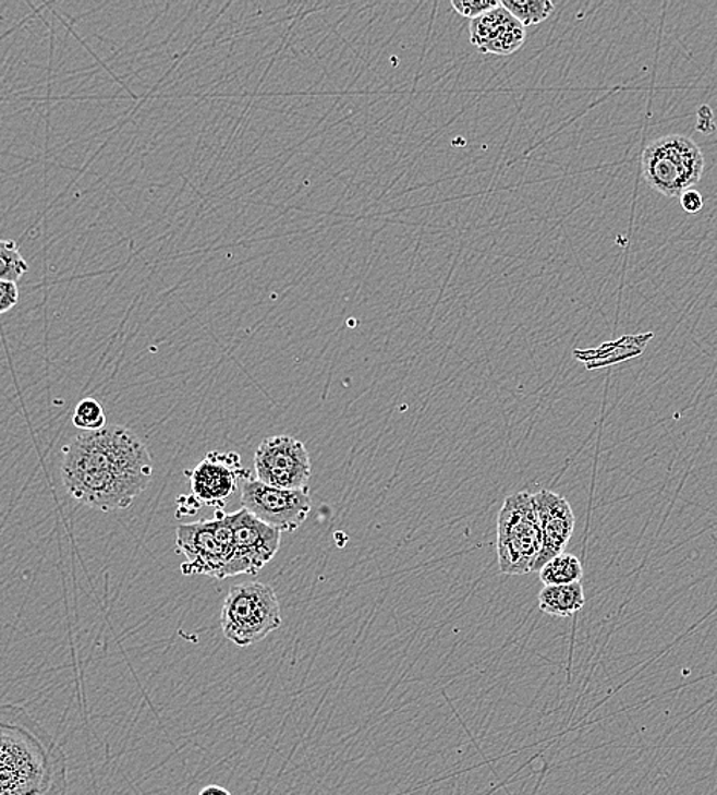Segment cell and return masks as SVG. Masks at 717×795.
<instances>
[{
	"instance_id": "10",
	"label": "cell",
	"mask_w": 717,
	"mask_h": 795,
	"mask_svg": "<svg viewBox=\"0 0 717 795\" xmlns=\"http://www.w3.org/2000/svg\"><path fill=\"white\" fill-rule=\"evenodd\" d=\"M192 484L193 497L208 507H223L236 493L239 482L250 478L238 453L211 451L192 471H185Z\"/></svg>"
},
{
	"instance_id": "15",
	"label": "cell",
	"mask_w": 717,
	"mask_h": 795,
	"mask_svg": "<svg viewBox=\"0 0 717 795\" xmlns=\"http://www.w3.org/2000/svg\"><path fill=\"white\" fill-rule=\"evenodd\" d=\"M503 9L510 11L512 16L518 19L523 26L542 24L551 16L554 3L549 0H503Z\"/></svg>"
},
{
	"instance_id": "17",
	"label": "cell",
	"mask_w": 717,
	"mask_h": 795,
	"mask_svg": "<svg viewBox=\"0 0 717 795\" xmlns=\"http://www.w3.org/2000/svg\"><path fill=\"white\" fill-rule=\"evenodd\" d=\"M72 424L83 432H98L106 427V413L100 402L94 398H85L75 407Z\"/></svg>"
},
{
	"instance_id": "3",
	"label": "cell",
	"mask_w": 717,
	"mask_h": 795,
	"mask_svg": "<svg viewBox=\"0 0 717 795\" xmlns=\"http://www.w3.org/2000/svg\"><path fill=\"white\" fill-rule=\"evenodd\" d=\"M544 550V534L534 494L521 492L503 501L497 516V561L505 576L534 573Z\"/></svg>"
},
{
	"instance_id": "9",
	"label": "cell",
	"mask_w": 717,
	"mask_h": 795,
	"mask_svg": "<svg viewBox=\"0 0 717 795\" xmlns=\"http://www.w3.org/2000/svg\"><path fill=\"white\" fill-rule=\"evenodd\" d=\"M234 534V558L230 577L259 573L271 562L282 543V531L262 522L248 509L242 507L230 515Z\"/></svg>"
},
{
	"instance_id": "12",
	"label": "cell",
	"mask_w": 717,
	"mask_h": 795,
	"mask_svg": "<svg viewBox=\"0 0 717 795\" xmlns=\"http://www.w3.org/2000/svg\"><path fill=\"white\" fill-rule=\"evenodd\" d=\"M525 37V26L503 9L502 2L470 24V40L482 55L510 56L522 48Z\"/></svg>"
},
{
	"instance_id": "8",
	"label": "cell",
	"mask_w": 717,
	"mask_h": 795,
	"mask_svg": "<svg viewBox=\"0 0 717 795\" xmlns=\"http://www.w3.org/2000/svg\"><path fill=\"white\" fill-rule=\"evenodd\" d=\"M254 468L260 482L284 490L307 489L313 473L305 444L291 436L265 437L254 453Z\"/></svg>"
},
{
	"instance_id": "4",
	"label": "cell",
	"mask_w": 717,
	"mask_h": 795,
	"mask_svg": "<svg viewBox=\"0 0 717 795\" xmlns=\"http://www.w3.org/2000/svg\"><path fill=\"white\" fill-rule=\"evenodd\" d=\"M221 626L227 640L250 648L282 626V611L271 586L260 581L234 585L223 601Z\"/></svg>"
},
{
	"instance_id": "18",
	"label": "cell",
	"mask_w": 717,
	"mask_h": 795,
	"mask_svg": "<svg viewBox=\"0 0 717 795\" xmlns=\"http://www.w3.org/2000/svg\"><path fill=\"white\" fill-rule=\"evenodd\" d=\"M451 7L459 16L474 21V19L484 16L488 11L500 7V2L499 0H451Z\"/></svg>"
},
{
	"instance_id": "21",
	"label": "cell",
	"mask_w": 717,
	"mask_h": 795,
	"mask_svg": "<svg viewBox=\"0 0 717 795\" xmlns=\"http://www.w3.org/2000/svg\"><path fill=\"white\" fill-rule=\"evenodd\" d=\"M199 795H233L229 790L219 785H208L200 790Z\"/></svg>"
},
{
	"instance_id": "14",
	"label": "cell",
	"mask_w": 717,
	"mask_h": 795,
	"mask_svg": "<svg viewBox=\"0 0 717 795\" xmlns=\"http://www.w3.org/2000/svg\"><path fill=\"white\" fill-rule=\"evenodd\" d=\"M538 577L545 586L579 583L583 578V565L574 554L561 553L538 570Z\"/></svg>"
},
{
	"instance_id": "20",
	"label": "cell",
	"mask_w": 717,
	"mask_h": 795,
	"mask_svg": "<svg viewBox=\"0 0 717 795\" xmlns=\"http://www.w3.org/2000/svg\"><path fill=\"white\" fill-rule=\"evenodd\" d=\"M681 205L685 213L694 215V213H700L702 207H704V197L701 196L700 192L692 189L681 196Z\"/></svg>"
},
{
	"instance_id": "11",
	"label": "cell",
	"mask_w": 717,
	"mask_h": 795,
	"mask_svg": "<svg viewBox=\"0 0 717 795\" xmlns=\"http://www.w3.org/2000/svg\"><path fill=\"white\" fill-rule=\"evenodd\" d=\"M534 505L538 520H540L542 534H544V550L538 558L536 570L544 568L551 558L564 553L575 530V515L569 502L560 494L540 490L534 494Z\"/></svg>"
},
{
	"instance_id": "1",
	"label": "cell",
	"mask_w": 717,
	"mask_h": 795,
	"mask_svg": "<svg viewBox=\"0 0 717 795\" xmlns=\"http://www.w3.org/2000/svg\"><path fill=\"white\" fill-rule=\"evenodd\" d=\"M154 460L132 430L106 425L82 432L63 448L62 478L68 494L101 513L126 509L149 486Z\"/></svg>"
},
{
	"instance_id": "5",
	"label": "cell",
	"mask_w": 717,
	"mask_h": 795,
	"mask_svg": "<svg viewBox=\"0 0 717 795\" xmlns=\"http://www.w3.org/2000/svg\"><path fill=\"white\" fill-rule=\"evenodd\" d=\"M705 159L696 141L686 135L652 141L641 156V172L648 188L667 197H681L701 181Z\"/></svg>"
},
{
	"instance_id": "19",
	"label": "cell",
	"mask_w": 717,
	"mask_h": 795,
	"mask_svg": "<svg viewBox=\"0 0 717 795\" xmlns=\"http://www.w3.org/2000/svg\"><path fill=\"white\" fill-rule=\"evenodd\" d=\"M19 287L16 281L0 280V312L7 314V312L13 310L19 303Z\"/></svg>"
},
{
	"instance_id": "6",
	"label": "cell",
	"mask_w": 717,
	"mask_h": 795,
	"mask_svg": "<svg viewBox=\"0 0 717 795\" xmlns=\"http://www.w3.org/2000/svg\"><path fill=\"white\" fill-rule=\"evenodd\" d=\"M177 550L187 561L181 566L185 576L229 578L234 558L230 515L219 511L215 519L181 525L177 530Z\"/></svg>"
},
{
	"instance_id": "2",
	"label": "cell",
	"mask_w": 717,
	"mask_h": 795,
	"mask_svg": "<svg viewBox=\"0 0 717 795\" xmlns=\"http://www.w3.org/2000/svg\"><path fill=\"white\" fill-rule=\"evenodd\" d=\"M63 749L17 706L0 711V795H66Z\"/></svg>"
},
{
	"instance_id": "16",
	"label": "cell",
	"mask_w": 717,
	"mask_h": 795,
	"mask_svg": "<svg viewBox=\"0 0 717 795\" xmlns=\"http://www.w3.org/2000/svg\"><path fill=\"white\" fill-rule=\"evenodd\" d=\"M0 280L17 281L29 272L28 262L22 256L16 241L3 239L0 242Z\"/></svg>"
},
{
	"instance_id": "7",
	"label": "cell",
	"mask_w": 717,
	"mask_h": 795,
	"mask_svg": "<svg viewBox=\"0 0 717 795\" xmlns=\"http://www.w3.org/2000/svg\"><path fill=\"white\" fill-rule=\"evenodd\" d=\"M241 501L257 519L282 532L299 530L313 509L307 489H277L252 478L242 484Z\"/></svg>"
},
{
	"instance_id": "13",
	"label": "cell",
	"mask_w": 717,
	"mask_h": 795,
	"mask_svg": "<svg viewBox=\"0 0 717 795\" xmlns=\"http://www.w3.org/2000/svg\"><path fill=\"white\" fill-rule=\"evenodd\" d=\"M584 603H586V597H584L582 581L571 585L545 586L538 593L540 611L546 615L560 616V618L575 615L576 612L582 611Z\"/></svg>"
}]
</instances>
